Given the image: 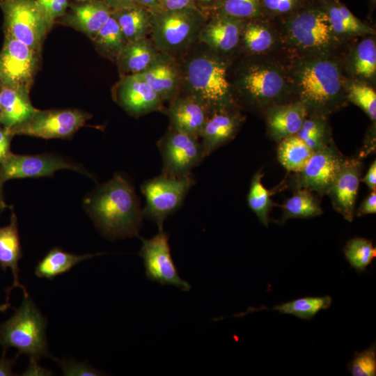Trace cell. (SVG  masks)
Returning a JSON list of instances; mask_svg holds the SVG:
<instances>
[{
  "instance_id": "cell-23",
  "label": "cell",
  "mask_w": 376,
  "mask_h": 376,
  "mask_svg": "<svg viewBox=\"0 0 376 376\" xmlns=\"http://www.w3.org/2000/svg\"><path fill=\"white\" fill-rule=\"evenodd\" d=\"M163 55L148 37L127 42L116 61L120 77L145 72Z\"/></svg>"
},
{
  "instance_id": "cell-39",
  "label": "cell",
  "mask_w": 376,
  "mask_h": 376,
  "mask_svg": "<svg viewBox=\"0 0 376 376\" xmlns=\"http://www.w3.org/2000/svg\"><path fill=\"white\" fill-rule=\"evenodd\" d=\"M213 13L224 14L244 20L265 16L262 0H219Z\"/></svg>"
},
{
  "instance_id": "cell-48",
  "label": "cell",
  "mask_w": 376,
  "mask_h": 376,
  "mask_svg": "<svg viewBox=\"0 0 376 376\" xmlns=\"http://www.w3.org/2000/svg\"><path fill=\"white\" fill-rule=\"evenodd\" d=\"M198 10L209 17L212 14L219 2V0H194Z\"/></svg>"
},
{
  "instance_id": "cell-20",
  "label": "cell",
  "mask_w": 376,
  "mask_h": 376,
  "mask_svg": "<svg viewBox=\"0 0 376 376\" xmlns=\"http://www.w3.org/2000/svg\"><path fill=\"white\" fill-rule=\"evenodd\" d=\"M211 109L194 97L180 93L165 110L171 127L200 138Z\"/></svg>"
},
{
  "instance_id": "cell-24",
  "label": "cell",
  "mask_w": 376,
  "mask_h": 376,
  "mask_svg": "<svg viewBox=\"0 0 376 376\" xmlns=\"http://www.w3.org/2000/svg\"><path fill=\"white\" fill-rule=\"evenodd\" d=\"M158 95L162 102L173 101L181 90V76L175 58L164 54L149 70L139 75Z\"/></svg>"
},
{
  "instance_id": "cell-26",
  "label": "cell",
  "mask_w": 376,
  "mask_h": 376,
  "mask_svg": "<svg viewBox=\"0 0 376 376\" xmlns=\"http://www.w3.org/2000/svg\"><path fill=\"white\" fill-rule=\"evenodd\" d=\"M279 48L276 29L264 20V17L245 20L239 52L244 55H265Z\"/></svg>"
},
{
  "instance_id": "cell-46",
  "label": "cell",
  "mask_w": 376,
  "mask_h": 376,
  "mask_svg": "<svg viewBox=\"0 0 376 376\" xmlns=\"http://www.w3.org/2000/svg\"><path fill=\"white\" fill-rule=\"evenodd\" d=\"M160 10H175L188 8H197L194 0H159Z\"/></svg>"
},
{
  "instance_id": "cell-1",
  "label": "cell",
  "mask_w": 376,
  "mask_h": 376,
  "mask_svg": "<svg viewBox=\"0 0 376 376\" xmlns=\"http://www.w3.org/2000/svg\"><path fill=\"white\" fill-rule=\"evenodd\" d=\"M233 58L228 78L234 102L263 116L270 108L295 101L288 61L272 54Z\"/></svg>"
},
{
  "instance_id": "cell-37",
  "label": "cell",
  "mask_w": 376,
  "mask_h": 376,
  "mask_svg": "<svg viewBox=\"0 0 376 376\" xmlns=\"http://www.w3.org/2000/svg\"><path fill=\"white\" fill-rule=\"evenodd\" d=\"M345 256L357 272H363L376 257V249L370 240L363 237L350 240L344 248Z\"/></svg>"
},
{
  "instance_id": "cell-52",
  "label": "cell",
  "mask_w": 376,
  "mask_h": 376,
  "mask_svg": "<svg viewBox=\"0 0 376 376\" xmlns=\"http://www.w3.org/2000/svg\"><path fill=\"white\" fill-rule=\"evenodd\" d=\"M138 4L148 9L151 13L161 10L159 0H137Z\"/></svg>"
},
{
  "instance_id": "cell-16",
  "label": "cell",
  "mask_w": 376,
  "mask_h": 376,
  "mask_svg": "<svg viewBox=\"0 0 376 376\" xmlns=\"http://www.w3.org/2000/svg\"><path fill=\"white\" fill-rule=\"evenodd\" d=\"M245 119L242 109L235 103L211 109L199 138L205 156L233 141Z\"/></svg>"
},
{
  "instance_id": "cell-29",
  "label": "cell",
  "mask_w": 376,
  "mask_h": 376,
  "mask_svg": "<svg viewBox=\"0 0 376 376\" xmlns=\"http://www.w3.org/2000/svg\"><path fill=\"white\" fill-rule=\"evenodd\" d=\"M127 42L147 38L152 27V13L140 5L112 10Z\"/></svg>"
},
{
  "instance_id": "cell-35",
  "label": "cell",
  "mask_w": 376,
  "mask_h": 376,
  "mask_svg": "<svg viewBox=\"0 0 376 376\" xmlns=\"http://www.w3.org/2000/svg\"><path fill=\"white\" fill-rule=\"evenodd\" d=\"M332 302L330 296L306 297L298 298L275 306L271 309L281 313L290 314L304 320L313 318L320 311L330 307Z\"/></svg>"
},
{
  "instance_id": "cell-7",
  "label": "cell",
  "mask_w": 376,
  "mask_h": 376,
  "mask_svg": "<svg viewBox=\"0 0 376 376\" xmlns=\"http://www.w3.org/2000/svg\"><path fill=\"white\" fill-rule=\"evenodd\" d=\"M46 319L29 296L23 301L14 315L0 325V345L4 350L13 347L18 354H28L38 360L49 357L45 337Z\"/></svg>"
},
{
  "instance_id": "cell-49",
  "label": "cell",
  "mask_w": 376,
  "mask_h": 376,
  "mask_svg": "<svg viewBox=\"0 0 376 376\" xmlns=\"http://www.w3.org/2000/svg\"><path fill=\"white\" fill-rule=\"evenodd\" d=\"M17 355L15 359H8L5 357V352L0 359V376H12L15 374L13 371V367L16 363Z\"/></svg>"
},
{
  "instance_id": "cell-19",
  "label": "cell",
  "mask_w": 376,
  "mask_h": 376,
  "mask_svg": "<svg viewBox=\"0 0 376 376\" xmlns=\"http://www.w3.org/2000/svg\"><path fill=\"white\" fill-rule=\"evenodd\" d=\"M361 158L345 157L343 166L327 195L334 209L349 222L354 219L356 199L361 178Z\"/></svg>"
},
{
  "instance_id": "cell-2",
  "label": "cell",
  "mask_w": 376,
  "mask_h": 376,
  "mask_svg": "<svg viewBox=\"0 0 376 376\" xmlns=\"http://www.w3.org/2000/svg\"><path fill=\"white\" fill-rule=\"evenodd\" d=\"M295 101L329 116L348 102L343 63L336 54L288 59Z\"/></svg>"
},
{
  "instance_id": "cell-47",
  "label": "cell",
  "mask_w": 376,
  "mask_h": 376,
  "mask_svg": "<svg viewBox=\"0 0 376 376\" xmlns=\"http://www.w3.org/2000/svg\"><path fill=\"white\" fill-rule=\"evenodd\" d=\"M360 182H363L371 190H376V161L370 166L366 175L361 178Z\"/></svg>"
},
{
  "instance_id": "cell-36",
  "label": "cell",
  "mask_w": 376,
  "mask_h": 376,
  "mask_svg": "<svg viewBox=\"0 0 376 376\" xmlns=\"http://www.w3.org/2000/svg\"><path fill=\"white\" fill-rule=\"evenodd\" d=\"M263 177L262 170H258L253 175L247 195V203L260 222L268 227L269 215L273 202L270 197L272 192L262 182Z\"/></svg>"
},
{
  "instance_id": "cell-53",
  "label": "cell",
  "mask_w": 376,
  "mask_h": 376,
  "mask_svg": "<svg viewBox=\"0 0 376 376\" xmlns=\"http://www.w3.org/2000/svg\"><path fill=\"white\" fill-rule=\"evenodd\" d=\"M3 181L1 178L0 176V214L2 212V211L4 210V208L8 207V206L6 204L4 199H3Z\"/></svg>"
},
{
  "instance_id": "cell-5",
  "label": "cell",
  "mask_w": 376,
  "mask_h": 376,
  "mask_svg": "<svg viewBox=\"0 0 376 376\" xmlns=\"http://www.w3.org/2000/svg\"><path fill=\"white\" fill-rule=\"evenodd\" d=\"M275 28L279 48L288 59L336 54L342 42L333 32L324 8L296 10Z\"/></svg>"
},
{
  "instance_id": "cell-56",
  "label": "cell",
  "mask_w": 376,
  "mask_h": 376,
  "mask_svg": "<svg viewBox=\"0 0 376 376\" xmlns=\"http://www.w3.org/2000/svg\"><path fill=\"white\" fill-rule=\"evenodd\" d=\"M1 105H0V114H1Z\"/></svg>"
},
{
  "instance_id": "cell-27",
  "label": "cell",
  "mask_w": 376,
  "mask_h": 376,
  "mask_svg": "<svg viewBox=\"0 0 376 376\" xmlns=\"http://www.w3.org/2000/svg\"><path fill=\"white\" fill-rule=\"evenodd\" d=\"M0 125L11 129L27 120L37 110L31 104L29 91L0 86Z\"/></svg>"
},
{
  "instance_id": "cell-34",
  "label": "cell",
  "mask_w": 376,
  "mask_h": 376,
  "mask_svg": "<svg viewBox=\"0 0 376 376\" xmlns=\"http://www.w3.org/2000/svg\"><path fill=\"white\" fill-rule=\"evenodd\" d=\"M313 152L297 135L290 136L278 143V161L289 172H298L306 164Z\"/></svg>"
},
{
  "instance_id": "cell-55",
  "label": "cell",
  "mask_w": 376,
  "mask_h": 376,
  "mask_svg": "<svg viewBox=\"0 0 376 376\" xmlns=\"http://www.w3.org/2000/svg\"><path fill=\"white\" fill-rule=\"evenodd\" d=\"M324 1H329V0H324ZM331 1H338V0H331Z\"/></svg>"
},
{
  "instance_id": "cell-22",
  "label": "cell",
  "mask_w": 376,
  "mask_h": 376,
  "mask_svg": "<svg viewBox=\"0 0 376 376\" xmlns=\"http://www.w3.org/2000/svg\"><path fill=\"white\" fill-rule=\"evenodd\" d=\"M308 113L306 107L299 101L269 109L263 115L268 136L279 143L286 137L296 135Z\"/></svg>"
},
{
  "instance_id": "cell-54",
  "label": "cell",
  "mask_w": 376,
  "mask_h": 376,
  "mask_svg": "<svg viewBox=\"0 0 376 376\" xmlns=\"http://www.w3.org/2000/svg\"><path fill=\"white\" fill-rule=\"evenodd\" d=\"M10 306V305L8 303L2 304H0V311L3 312L6 311Z\"/></svg>"
},
{
  "instance_id": "cell-21",
  "label": "cell",
  "mask_w": 376,
  "mask_h": 376,
  "mask_svg": "<svg viewBox=\"0 0 376 376\" xmlns=\"http://www.w3.org/2000/svg\"><path fill=\"white\" fill-rule=\"evenodd\" d=\"M111 8L102 0H75L69 3L65 13L59 19L91 39L111 15Z\"/></svg>"
},
{
  "instance_id": "cell-30",
  "label": "cell",
  "mask_w": 376,
  "mask_h": 376,
  "mask_svg": "<svg viewBox=\"0 0 376 376\" xmlns=\"http://www.w3.org/2000/svg\"><path fill=\"white\" fill-rule=\"evenodd\" d=\"M102 254L103 253L77 255L66 252L61 248L54 247L38 263L35 274L39 278L53 279L70 271L81 262Z\"/></svg>"
},
{
  "instance_id": "cell-51",
  "label": "cell",
  "mask_w": 376,
  "mask_h": 376,
  "mask_svg": "<svg viewBox=\"0 0 376 376\" xmlns=\"http://www.w3.org/2000/svg\"><path fill=\"white\" fill-rule=\"evenodd\" d=\"M111 10H116L138 5L137 0H102Z\"/></svg>"
},
{
  "instance_id": "cell-41",
  "label": "cell",
  "mask_w": 376,
  "mask_h": 376,
  "mask_svg": "<svg viewBox=\"0 0 376 376\" xmlns=\"http://www.w3.org/2000/svg\"><path fill=\"white\" fill-rule=\"evenodd\" d=\"M301 0H262L264 15L285 16L295 11Z\"/></svg>"
},
{
  "instance_id": "cell-43",
  "label": "cell",
  "mask_w": 376,
  "mask_h": 376,
  "mask_svg": "<svg viewBox=\"0 0 376 376\" xmlns=\"http://www.w3.org/2000/svg\"><path fill=\"white\" fill-rule=\"evenodd\" d=\"M49 20L54 24V22L61 17L66 12L68 0H36Z\"/></svg>"
},
{
  "instance_id": "cell-32",
  "label": "cell",
  "mask_w": 376,
  "mask_h": 376,
  "mask_svg": "<svg viewBox=\"0 0 376 376\" xmlns=\"http://www.w3.org/2000/svg\"><path fill=\"white\" fill-rule=\"evenodd\" d=\"M296 135L304 141L312 152L326 147L334 141L328 116L315 112H308Z\"/></svg>"
},
{
  "instance_id": "cell-42",
  "label": "cell",
  "mask_w": 376,
  "mask_h": 376,
  "mask_svg": "<svg viewBox=\"0 0 376 376\" xmlns=\"http://www.w3.org/2000/svg\"><path fill=\"white\" fill-rule=\"evenodd\" d=\"M63 375L65 376H98L103 373L99 371L85 362H77L70 359L56 360Z\"/></svg>"
},
{
  "instance_id": "cell-15",
  "label": "cell",
  "mask_w": 376,
  "mask_h": 376,
  "mask_svg": "<svg viewBox=\"0 0 376 376\" xmlns=\"http://www.w3.org/2000/svg\"><path fill=\"white\" fill-rule=\"evenodd\" d=\"M61 169H70L91 176L80 165L57 155H22L12 152L0 164V176L5 182L11 179L49 177Z\"/></svg>"
},
{
  "instance_id": "cell-9",
  "label": "cell",
  "mask_w": 376,
  "mask_h": 376,
  "mask_svg": "<svg viewBox=\"0 0 376 376\" xmlns=\"http://www.w3.org/2000/svg\"><path fill=\"white\" fill-rule=\"evenodd\" d=\"M194 183L191 173L182 177H171L162 173L144 181L141 186L146 198L143 217L154 221L159 230H162L164 220L181 206Z\"/></svg>"
},
{
  "instance_id": "cell-45",
  "label": "cell",
  "mask_w": 376,
  "mask_h": 376,
  "mask_svg": "<svg viewBox=\"0 0 376 376\" xmlns=\"http://www.w3.org/2000/svg\"><path fill=\"white\" fill-rule=\"evenodd\" d=\"M13 136L8 128L0 125V164L11 153L10 146Z\"/></svg>"
},
{
  "instance_id": "cell-25",
  "label": "cell",
  "mask_w": 376,
  "mask_h": 376,
  "mask_svg": "<svg viewBox=\"0 0 376 376\" xmlns=\"http://www.w3.org/2000/svg\"><path fill=\"white\" fill-rule=\"evenodd\" d=\"M343 67L349 79L375 84L376 43L373 35L366 36L351 48Z\"/></svg>"
},
{
  "instance_id": "cell-44",
  "label": "cell",
  "mask_w": 376,
  "mask_h": 376,
  "mask_svg": "<svg viewBox=\"0 0 376 376\" xmlns=\"http://www.w3.org/2000/svg\"><path fill=\"white\" fill-rule=\"evenodd\" d=\"M376 212V190H371V192L367 196L357 211L354 215L361 217L369 214H375Z\"/></svg>"
},
{
  "instance_id": "cell-11",
  "label": "cell",
  "mask_w": 376,
  "mask_h": 376,
  "mask_svg": "<svg viewBox=\"0 0 376 376\" xmlns=\"http://www.w3.org/2000/svg\"><path fill=\"white\" fill-rule=\"evenodd\" d=\"M77 109H37L23 123L9 129L13 136L26 135L42 139H69L91 118Z\"/></svg>"
},
{
  "instance_id": "cell-17",
  "label": "cell",
  "mask_w": 376,
  "mask_h": 376,
  "mask_svg": "<svg viewBox=\"0 0 376 376\" xmlns=\"http://www.w3.org/2000/svg\"><path fill=\"white\" fill-rule=\"evenodd\" d=\"M245 20L221 13L209 15L198 41L222 56L233 58L239 52Z\"/></svg>"
},
{
  "instance_id": "cell-40",
  "label": "cell",
  "mask_w": 376,
  "mask_h": 376,
  "mask_svg": "<svg viewBox=\"0 0 376 376\" xmlns=\"http://www.w3.org/2000/svg\"><path fill=\"white\" fill-rule=\"evenodd\" d=\"M352 376L376 375V350L372 345L369 348L355 352L354 358L348 365Z\"/></svg>"
},
{
  "instance_id": "cell-33",
  "label": "cell",
  "mask_w": 376,
  "mask_h": 376,
  "mask_svg": "<svg viewBox=\"0 0 376 376\" xmlns=\"http://www.w3.org/2000/svg\"><path fill=\"white\" fill-rule=\"evenodd\" d=\"M91 40L100 54L115 62L127 43L119 25L111 15Z\"/></svg>"
},
{
  "instance_id": "cell-38",
  "label": "cell",
  "mask_w": 376,
  "mask_h": 376,
  "mask_svg": "<svg viewBox=\"0 0 376 376\" xmlns=\"http://www.w3.org/2000/svg\"><path fill=\"white\" fill-rule=\"evenodd\" d=\"M347 99L360 107L371 119L376 120V92L373 86L347 79L346 84Z\"/></svg>"
},
{
  "instance_id": "cell-8",
  "label": "cell",
  "mask_w": 376,
  "mask_h": 376,
  "mask_svg": "<svg viewBox=\"0 0 376 376\" xmlns=\"http://www.w3.org/2000/svg\"><path fill=\"white\" fill-rule=\"evenodd\" d=\"M5 36L41 52L48 31L54 25L36 0H0Z\"/></svg>"
},
{
  "instance_id": "cell-18",
  "label": "cell",
  "mask_w": 376,
  "mask_h": 376,
  "mask_svg": "<svg viewBox=\"0 0 376 376\" xmlns=\"http://www.w3.org/2000/svg\"><path fill=\"white\" fill-rule=\"evenodd\" d=\"M114 97L116 102L134 117L166 110L161 98L139 75L120 77Z\"/></svg>"
},
{
  "instance_id": "cell-28",
  "label": "cell",
  "mask_w": 376,
  "mask_h": 376,
  "mask_svg": "<svg viewBox=\"0 0 376 376\" xmlns=\"http://www.w3.org/2000/svg\"><path fill=\"white\" fill-rule=\"evenodd\" d=\"M22 256L17 220L15 214L12 212L10 224L0 227V266L3 271L10 268L13 276V283L6 290L7 297L15 287L22 290L24 296H29L26 288L19 280L18 262Z\"/></svg>"
},
{
  "instance_id": "cell-12",
  "label": "cell",
  "mask_w": 376,
  "mask_h": 376,
  "mask_svg": "<svg viewBox=\"0 0 376 376\" xmlns=\"http://www.w3.org/2000/svg\"><path fill=\"white\" fill-rule=\"evenodd\" d=\"M162 159V173L182 177L191 173L205 157L199 139L171 127L157 142Z\"/></svg>"
},
{
  "instance_id": "cell-31",
  "label": "cell",
  "mask_w": 376,
  "mask_h": 376,
  "mask_svg": "<svg viewBox=\"0 0 376 376\" xmlns=\"http://www.w3.org/2000/svg\"><path fill=\"white\" fill-rule=\"evenodd\" d=\"M318 194L307 189L293 190L291 197L281 205V222L292 218H312L323 213Z\"/></svg>"
},
{
  "instance_id": "cell-10",
  "label": "cell",
  "mask_w": 376,
  "mask_h": 376,
  "mask_svg": "<svg viewBox=\"0 0 376 376\" xmlns=\"http://www.w3.org/2000/svg\"><path fill=\"white\" fill-rule=\"evenodd\" d=\"M345 157L333 141L313 152L304 166L291 175L288 186L293 190L307 189L322 197L336 179Z\"/></svg>"
},
{
  "instance_id": "cell-13",
  "label": "cell",
  "mask_w": 376,
  "mask_h": 376,
  "mask_svg": "<svg viewBox=\"0 0 376 376\" xmlns=\"http://www.w3.org/2000/svg\"><path fill=\"white\" fill-rule=\"evenodd\" d=\"M40 58V52L5 36L0 52V86L30 91Z\"/></svg>"
},
{
  "instance_id": "cell-14",
  "label": "cell",
  "mask_w": 376,
  "mask_h": 376,
  "mask_svg": "<svg viewBox=\"0 0 376 376\" xmlns=\"http://www.w3.org/2000/svg\"><path fill=\"white\" fill-rule=\"evenodd\" d=\"M139 253L143 259L146 275L152 281L170 285L189 291L191 285L182 279L173 260L169 243V234L163 230L150 239L141 238Z\"/></svg>"
},
{
  "instance_id": "cell-6",
  "label": "cell",
  "mask_w": 376,
  "mask_h": 376,
  "mask_svg": "<svg viewBox=\"0 0 376 376\" xmlns=\"http://www.w3.org/2000/svg\"><path fill=\"white\" fill-rule=\"evenodd\" d=\"M208 16L197 8L152 13L150 39L161 52L177 58L198 40Z\"/></svg>"
},
{
  "instance_id": "cell-3",
  "label": "cell",
  "mask_w": 376,
  "mask_h": 376,
  "mask_svg": "<svg viewBox=\"0 0 376 376\" xmlns=\"http://www.w3.org/2000/svg\"><path fill=\"white\" fill-rule=\"evenodd\" d=\"M86 212L96 228L109 240L139 236L143 214L134 188L116 173L84 201Z\"/></svg>"
},
{
  "instance_id": "cell-4",
  "label": "cell",
  "mask_w": 376,
  "mask_h": 376,
  "mask_svg": "<svg viewBox=\"0 0 376 376\" xmlns=\"http://www.w3.org/2000/svg\"><path fill=\"white\" fill-rule=\"evenodd\" d=\"M175 59L181 76L180 93L194 97L210 109L235 103L228 78L232 58L213 52L198 40Z\"/></svg>"
},
{
  "instance_id": "cell-50",
  "label": "cell",
  "mask_w": 376,
  "mask_h": 376,
  "mask_svg": "<svg viewBox=\"0 0 376 376\" xmlns=\"http://www.w3.org/2000/svg\"><path fill=\"white\" fill-rule=\"evenodd\" d=\"M38 360L30 358V365L28 369L24 373L23 375H49L50 372L42 369L38 365Z\"/></svg>"
}]
</instances>
